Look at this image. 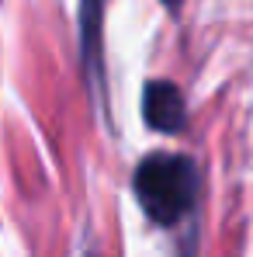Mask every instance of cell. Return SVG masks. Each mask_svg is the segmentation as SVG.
Listing matches in <instances>:
<instances>
[{
  "mask_svg": "<svg viewBox=\"0 0 253 257\" xmlns=\"http://www.w3.org/2000/svg\"><path fill=\"white\" fill-rule=\"evenodd\" d=\"M163 4H167V7H180V0H163Z\"/></svg>",
  "mask_w": 253,
  "mask_h": 257,
  "instance_id": "277c9868",
  "label": "cell"
},
{
  "mask_svg": "<svg viewBox=\"0 0 253 257\" xmlns=\"http://www.w3.org/2000/svg\"><path fill=\"white\" fill-rule=\"evenodd\" d=\"M142 115H146V125L156 132H167V136L180 132L187 122L184 94L170 80H149L142 90Z\"/></svg>",
  "mask_w": 253,
  "mask_h": 257,
  "instance_id": "7a4b0ae2",
  "label": "cell"
},
{
  "mask_svg": "<svg viewBox=\"0 0 253 257\" xmlns=\"http://www.w3.org/2000/svg\"><path fill=\"white\" fill-rule=\"evenodd\" d=\"M135 198L142 212L160 226H177L184 215L194 209L198 198V167L184 153H149L135 164L132 174Z\"/></svg>",
  "mask_w": 253,
  "mask_h": 257,
  "instance_id": "6da1fadb",
  "label": "cell"
},
{
  "mask_svg": "<svg viewBox=\"0 0 253 257\" xmlns=\"http://www.w3.org/2000/svg\"><path fill=\"white\" fill-rule=\"evenodd\" d=\"M101 21L104 0H80V59L94 90L101 84Z\"/></svg>",
  "mask_w": 253,
  "mask_h": 257,
  "instance_id": "3957f363",
  "label": "cell"
}]
</instances>
